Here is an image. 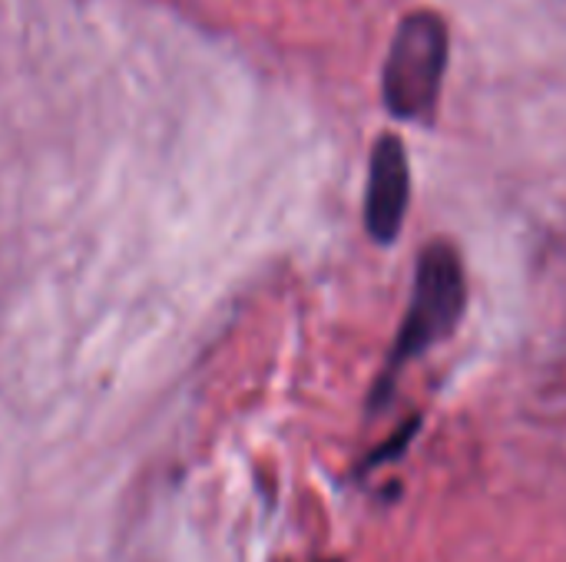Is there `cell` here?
I'll list each match as a JSON object with an SVG mask.
<instances>
[{"label": "cell", "mask_w": 566, "mask_h": 562, "mask_svg": "<svg viewBox=\"0 0 566 562\" xmlns=\"http://www.w3.org/2000/svg\"><path fill=\"white\" fill-rule=\"evenodd\" d=\"M468 308V278H464V262L448 242H431L415 265V282H411V301L401 321V331L395 338L391 361L385 368V381L398 374L401 364L415 361L438 341H444L461 315Z\"/></svg>", "instance_id": "obj_1"}, {"label": "cell", "mask_w": 566, "mask_h": 562, "mask_svg": "<svg viewBox=\"0 0 566 562\" xmlns=\"http://www.w3.org/2000/svg\"><path fill=\"white\" fill-rule=\"evenodd\" d=\"M448 66V26L434 10H415L398 23L381 66V96L391 116L431 123Z\"/></svg>", "instance_id": "obj_2"}, {"label": "cell", "mask_w": 566, "mask_h": 562, "mask_svg": "<svg viewBox=\"0 0 566 562\" xmlns=\"http://www.w3.org/2000/svg\"><path fill=\"white\" fill-rule=\"evenodd\" d=\"M411 199L408 152L398 136H381L371 149L368 192H365V225L375 242L391 245L405 225Z\"/></svg>", "instance_id": "obj_3"}]
</instances>
